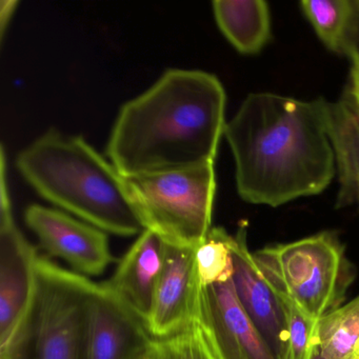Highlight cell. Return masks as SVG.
Wrapping results in <instances>:
<instances>
[{
  "label": "cell",
  "mask_w": 359,
  "mask_h": 359,
  "mask_svg": "<svg viewBox=\"0 0 359 359\" xmlns=\"http://www.w3.org/2000/svg\"><path fill=\"white\" fill-rule=\"evenodd\" d=\"M327 102L271 92L245 97L224 130L241 199L277 208L331 184L336 161Z\"/></svg>",
  "instance_id": "cell-1"
},
{
  "label": "cell",
  "mask_w": 359,
  "mask_h": 359,
  "mask_svg": "<svg viewBox=\"0 0 359 359\" xmlns=\"http://www.w3.org/2000/svg\"><path fill=\"white\" fill-rule=\"evenodd\" d=\"M226 104L215 75L170 69L121 107L107 158L125 177L214 163L226 130Z\"/></svg>",
  "instance_id": "cell-2"
},
{
  "label": "cell",
  "mask_w": 359,
  "mask_h": 359,
  "mask_svg": "<svg viewBox=\"0 0 359 359\" xmlns=\"http://www.w3.org/2000/svg\"><path fill=\"white\" fill-rule=\"evenodd\" d=\"M16 169L43 199L108 234L144 232L126 177L81 136L55 129L15 159Z\"/></svg>",
  "instance_id": "cell-3"
},
{
  "label": "cell",
  "mask_w": 359,
  "mask_h": 359,
  "mask_svg": "<svg viewBox=\"0 0 359 359\" xmlns=\"http://www.w3.org/2000/svg\"><path fill=\"white\" fill-rule=\"evenodd\" d=\"M253 256L274 291L316 321L344 304L356 276L337 235L327 231L269 245Z\"/></svg>",
  "instance_id": "cell-4"
},
{
  "label": "cell",
  "mask_w": 359,
  "mask_h": 359,
  "mask_svg": "<svg viewBox=\"0 0 359 359\" xmlns=\"http://www.w3.org/2000/svg\"><path fill=\"white\" fill-rule=\"evenodd\" d=\"M126 182L144 230L177 247L196 248L205 241L216 194L214 163L126 177Z\"/></svg>",
  "instance_id": "cell-5"
},
{
  "label": "cell",
  "mask_w": 359,
  "mask_h": 359,
  "mask_svg": "<svg viewBox=\"0 0 359 359\" xmlns=\"http://www.w3.org/2000/svg\"><path fill=\"white\" fill-rule=\"evenodd\" d=\"M37 292L24 359H88L89 304L96 283L37 257Z\"/></svg>",
  "instance_id": "cell-6"
},
{
  "label": "cell",
  "mask_w": 359,
  "mask_h": 359,
  "mask_svg": "<svg viewBox=\"0 0 359 359\" xmlns=\"http://www.w3.org/2000/svg\"><path fill=\"white\" fill-rule=\"evenodd\" d=\"M37 250L14 218L5 149L0 153V359H24L37 292Z\"/></svg>",
  "instance_id": "cell-7"
},
{
  "label": "cell",
  "mask_w": 359,
  "mask_h": 359,
  "mask_svg": "<svg viewBox=\"0 0 359 359\" xmlns=\"http://www.w3.org/2000/svg\"><path fill=\"white\" fill-rule=\"evenodd\" d=\"M25 222L46 256L64 260L75 273L100 276L114 262L108 233L67 212L31 205L25 211Z\"/></svg>",
  "instance_id": "cell-8"
},
{
  "label": "cell",
  "mask_w": 359,
  "mask_h": 359,
  "mask_svg": "<svg viewBox=\"0 0 359 359\" xmlns=\"http://www.w3.org/2000/svg\"><path fill=\"white\" fill-rule=\"evenodd\" d=\"M195 249L165 243L163 270L146 321L147 329L155 340L184 333L196 317L203 285L197 270Z\"/></svg>",
  "instance_id": "cell-9"
},
{
  "label": "cell",
  "mask_w": 359,
  "mask_h": 359,
  "mask_svg": "<svg viewBox=\"0 0 359 359\" xmlns=\"http://www.w3.org/2000/svg\"><path fill=\"white\" fill-rule=\"evenodd\" d=\"M233 285L237 298L275 359H285L287 325L281 298L260 272L247 243V229L241 226L233 235Z\"/></svg>",
  "instance_id": "cell-10"
},
{
  "label": "cell",
  "mask_w": 359,
  "mask_h": 359,
  "mask_svg": "<svg viewBox=\"0 0 359 359\" xmlns=\"http://www.w3.org/2000/svg\"><path fill=\"white\" fill-rule=\"evenodd\" d=\"M154 340L140 317L104 283H95L89 304L88 359H134Z\"/></svg>",
  "instance_id": "cell-11"
},
{
  "label": "cell",
  "mask_w": 359,
  "mask_h": 359,
  "mask_svg": "<svg viewBox=\"0 0 359 359\" xmlns=\"http://www.w3.org/2000/svg\"><path fill=\"white\" fill-rule=\"evenodd\" d=\"M165 243L151 230L140 233L104 285L144 325L150 314L165 259Z\"/></svg>",
  "instance_id": "cell-12"
},
{
  "label": "cell",
  "mask_w": 359,
  "mask_h": 359,
  "mask_svg": "<svg viewBox=\"0 0 359 359\" xmlns=\"http://www.w3.org/2000/svg\"><path fill=\"white\" fill-rule=\"evenodd\" d=\"M208 312L226 359H275L237 298L233 279L207 287Z\"/></svg>",
  "instance_id": "cell-13"
},
{
  "label": "cell",
  "mask_w": 359,
  "mask_h": 359,
  "mask_svg": "<svg viewBox=\"0 0 359 359\" xmlns=\"http://www.w3.org/2000/svg\"><path fill=\"white\" fill-rule=\"evenodd\" d=\"M327 121L339 182L336 205L359 207V111L350 86L336 102H327Z\"/></svg>",
  "instance_id": "cell-14"
},
{
  "label": "cell",
  "mask_w": 359,
  "mask_h": 359,
  "mask_svg": "<svg viewBox=\"0 0 359 359\" xmlns=\"http://www.w3.org/2000/svg\"><path fill=\"white\" fill-rule=\"evenodd\" d=\"M214 18L226 41L243 55H256L272 37V16L264 0H215Z\"/></svg>",
  "instance_id": "cell-15"
},
{
  "label": "cell",
  "mask_w": 359,
  "mask_h": 359,
  "mask_svg": "<svg viewBox=\"0 0 359 359\" xmlns=\"http://www.w3.org/2000/svg\"><path fill=\"white\" fill-rule=\"evenodd\" d=\"M300 10L319 41L351 62L359 55V0H304Z\"/></svg>",
  "instance_id": "cell-16"
},
{
  "label": "cell",
  "mask_w": 359,
  "mask_h": 359,
  "mask_svg": "<svg viewBox=\"0 0 359 359\" xmlns=\"http://www.w3.org/2000/svg\"><path fill=\"white\" fill-rule=\"evenodd\" d=\"M317 346L325 359H359V295L318 320Z\"/></svg>",
  "instance_id": "cell-17"
},
{
  "label": "cell",
  "mask_w": 359,
  "mask_h": 359,
  "mask_svg": "<svg viewBox=\"0 0 359 359\" xmlns=\"http://www.w3.org/2000/svg\"><path fill=\"white\" fill-rule=\"evenodd\" d=\"M233 235L224 228H212L205 241L197 245V270L203 287L232 280L234 260L232 252Z\"/></svg>",
  "instance_id": "cell-18"
},
{
  "label": "cell",
  "mask_w": 359,
  "mask_h": 359,
  "mask_svg": "<svg viewBox=\"0 0 359 359\" xmlns=\"http://www.w3.org/2000/svg\"><path fill=\"white\" fill-rule=\"evenodd\" d=\"M278 295L285 308L287 325L285 359H311L313 351L317 346L318 321L306 316L289 298L280 294Z\"/></svg>",
  "instance_id": "cell-19"
},
{
  "label": "cell",
  "mask_w": 359,
  "mask_h": 359,
  "mask_svg": "<svg viewBox=\"0 0 359 359\" xmlns=\"http://www.w3.org/2000/svg\"><path fill=\"white\" fill-rule=\"evenodd\" d=\"M18 1L16 0H1L0 1V35L1 39L5 36L6 29L18 8Z\"/></svg>",
  "instance_id": "cell-20"
},
{
  "label": "cell",
  "mask_w": 359,
  "mask_h": 359,
  "mask_svg": "<svg viewBox=\"0 0 359 359\" xmlns=\"http://www.w3.org/2000/svg\"><path fill=\"white\" fill-rule=\"evenodd\" d=\"M351 64H352V67H351L350 83H348V85L352 88L353 91L359 95V55Z\"/></svg>",
  "instance_id": "cell-21"
},
{
  "label": "cell",
  "mask_w": 359,
  "mask_h": 359,
  "mask_svg": "<svg viewBox=\"0 0 359 359\" xmlns=\"http://www.w3.org/2000/svg\"><path fill=\"white\" fill-rule=\"evenodd\" d=\"M134 359H163L161 358L157 340H154L153 344L147 350H144L142 354L138 355Z\"/></svg>",
  "instance_id": "cell-22"
},
{
  "label": "cell",
  "mask_w": 359,
  "mask_h": 359,
  "mask_svg": "<svg viewBox=\"0 0 359 359\" xmlns=\"http://www.w3.org/2000/svg\"><path fill=\"white\" fill-rule=\"evenodd\" d=\"M311 359H325L323 358V355L320 354V351H319L318 346H316V348H314V351H313Z\"/></svg>",
  "instance_id": "cell-23"
},
{
  "label": "cell",
  "mask_w": 359,
  "mask_h": 359,
  "mask_svg": "<svg viewBox=\"0 0 359 359\" xmlns=\"http://www.w3.org/2000/svg\"><path fill=\"white\" fill-rule=\"evenodd\" d=\"M348 86H350V85H348ZM351 90H352L353 94H354L355 100H356L357 108H358V111H359V95H358V94H356V93H355L354 91H353L352 88H351Z\"/></svg>",
  "instance_id": "cell-24"
}]
</instances>
